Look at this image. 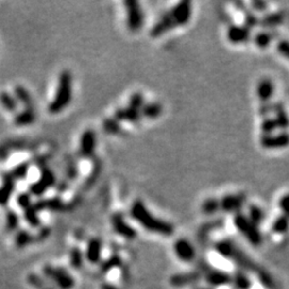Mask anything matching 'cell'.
<instances>
[{
	"label": "cell",
	"mask_w": 289,
	"mask_h": 289,
	"mask_svg": "<svg viewBox=\"0 0 289 289\" xmlns=\"http://www.w3.org/2000/svg\"><path fill=\"white\" fill-rule=\"evenodd\" d=\"M130 212L131 217L150 233L161 236H171L173 234V230H175L173 226L166 221L154 218L141 201L134 202Z\"/></svg>",
	"instance_id": "obj_1"
},
{
	"label": "cell",
	"mask_w": 289,
	"mask_h": 289,
	"mask_svg": "<svg viewBox=\"0 0 289 289\" xmlns=\"http://www.w3.org/2000/svg\"><path fill=\"white\" fill-rule=\"evenodd\" d=\"M73 93V78L69 71H64L60 73L58 86L54 99L49 105V112L51 114H59L68 107L72 100Z\"/></svg>",
	"instance_id": "obj_2"
},
{
	"label": "cell",
	"mask_w": 289,
	"mask_h": 289,
	"mask_svg": "<svg viewBox=\"0 0 289 289\" xmlns=\"http://www.w3.org/2000/svg\"><path fill=\"white\" fill-rule=\"evenodd\" d=\"M234 224L236 228L239 230V233L242 234L250 243L253 245L261 244L262 237L258 227L253 222H251L246 215L240 212L236 214L234 218Z\"/></svg>",
	"instance_id": "obj_3"
},
{
	"label": "cell",
	"mask_w": 289,
	"mask_h": 289,
	"mask_svg": "<svg viewBox=\"0 0 289 289\" xmlns=\"http://www.w3.org/2000/svg\"><path fill=\"white\" fill-rule=\"evenodd\" d=\"M45 277L49 278L59 289H72L75 285L73 276L64 268H55L47 265L43 268Z\"/></svg>",
	"instance_id": "obj_4"
},
{
	"label": "cell",
	"mask_w": 289,
	"mask_h": 289,
	"mask_svg": "<svg viewBox=\"0 0 289 289\" xmlns=\"http://www.w3.org/2000/svg\"><path fill=\"white\" fill-rule=\"evenodd\" d=\"M124 7L127 10V26L129 30L136 33L143 28L144 25V12L140 4L135 0L124 1Z\"/></svg>",
	"instance_id": "obj_5"
},
{
	"label": "cell",
	"mask_w": 289,
	"mask_h": 289,
	"mask_svg": "<svg viewBox=\"0 0 289 289\" xmlns=\"http://www.w3.org/2000/svg\"><path fill=\"white\" fill-rule=\"evenodd\" d=\"M56 185V176L49 167H44L41 171L39 181L30 186V193L34 196H42L50 187Z\"/></svg>",
	"instance_id": "obj_6"
},
{
	"label": "cell",
	"mask_w": 289,
	"mask_h": 289,
	"mask_svg": "<svg viewBox=\"0 0 289 289\" xmlns=\"http://www.w3.org/2000/svg\"><path fill=\"white\" fill-rule=\"evenodd\" d=\"M170 17L173 22L178 26H185L190 22L192 17V2L190 1H181L177 3L170 11Z\"/></svg>",
	"instance_id": "obj_7"
},
{
	"label": "cell",
	"mask_w": 289,
	"mask_h": 289,
	"mask_svg": "<svg viewBox=\"0 0 289 289\" xmlns=\"http://www.w3.org/2000/svg\"><path fill=\"white\" fill-rule=\"evenodd\" d=\"M260 145L265 149H283L289 146V133L281 132L278 134L261 135Z\"/></svg>",
	"instance_id": "obj_8"
},
{
	"label": "cell",
	"mask_w": 289,
	"mask_h": 289,
	"mask_svg": "<svg viewBox=\"0 0 289 289\" xmlns=\"http://www.w3.org/2000/svg\"><path fill=\"white\" fill-rule=\"evenodd\" d=\"M112 225L116 233L125 239L132 240L136 237V236H137V233H136V230L132 227V226L125 222L124 217L121 213L113 214Z\"/></svg>",
	"instance_id": "obj_9"
},
{
	"label": "cell",
	"mask_w": 289,
	"mask_h": 289,
	"mask_svg": "<svg viewBox=\"0 0 289 289\" xmlns=\"http://www.w3.org/2000/svg\"><path fill=\"white\" fill-rule=\"evenodd\" d=\"M244 194H230L226 195L220 201V210H223L225 212H237L243 207L245 203Z\"/></svg>",
	"instance_id": "obj_10"
},
{
	"label": "cell",
	"mask_w": 289,
	"mask_h": 289,
	"mask_svg": "<svg viewBox=\"0 0 289 289\" xmlns=\"http://www.w3.org/2000/svg\"><path fill=\"white\" fill-rule=\"evenodd\" d=\"M202 273L197 270L193 272L177 273L170 277V284L173 287H187L196 284L202 278Z\"/></svg>",
	"instance_id": "obj_11"
},
{
	"label": "cell",
	"mask_w": 289,
	"mask_h": 289,
	"mask_svg": "<svg viewBox=\"0 0 289 289\" xmlns=\"http://www.w3.org/2000/svg\"><path fill=\"white\" fill-rule=\"evenodd\" d=\"M204 278H206L209 285L213 287H221L225 285H229L231 283V276L227 272L212 269L211 267L204 273Z\"/></svg>",
	"instance_id": "obj_12"
},
{
	"label": "cell",
	"mask_w": 289,
	"mask_h": 289,
	"mask_svg": "<svg viewBox=\"0 0 289 289\" xmlns=\"http://www.w3.org/2000/svg\"><path fill=\"white\" fill-rule=\"evenodd\" d=\"M97 145V136L92 130H87L81 137L80 152L84 157H90L93 155Z\"/></svg>",
	"instance_id": "obj_13"
},
{
	"label": "cell",
	"mask_w": 289,
	"mask_h": 289,
	"mask_svg": "<svg viewBox=\"0 0 289 289\" xmlns=\"http://www.w3.org/2000/svg\"><path fill=\"white\" fill-rule=\"evenodd\" d=\"M173 249H175L176 255L182 261L187 262L195 258V249L187 239L177 240L175 245H173Z\"/></svg>",
	"instance_id": "obj_14"
},
{
	"label": "cell",
	"mask_w": 289,
	"mask_h": 289,
	"mask_svg": "<svg viewBox=\"0 0 289 289\" xmlns=\"http://www.w3.org/2000/svg\"><path fill=\"white\" fill-rule=\"evenodd\" d=\"M273 91H274V87H273V83L269 78H262L259 81L258 85H257V97H258L260 105H270L271 99L273 97Z\"/></svg>",
	"instance_id": "obj_15"
},
{
	"label": "cell",
	"mask_w": 289,
	"mask_h": 289,
	"mask_svg": "<svg viewBox=\"0 0 289 289\" xmlns=\"http://www.w3.org/2000/svg\"><path fill=\"white\" fill-rule=\"evenodd\" d=\"M176 27H177V25L175 24V22H173V19L170 17V12H168L165 15H163L159 22H157L153 26V27H152V29L150 31V34L152 38H160L161 35L166 34L167 31H170Z\"/></svg>",
	"instance_id": "obj_16"
},
{
	"label": "cell",
	"mask_w": 289,
	"mask_h": 289,
	"mask_svg": "<svg viewBox=\"0 0 289 289\" xmlns=\"http://www.w3.org/2000/svg\"><path fill=\"white\" fill-rule=\"evenodd\" d=\"M272 112L274 113L273 119L276 123V127L283 130V132H286V130L289 128V117L284 104L280 101L272 104Z\"/></svg>",
	"instance_id": "obj_17"
},
{
	"label": "cell",
	"mask_w": 289,
	"mask_h": 289,
	"mask_svg": "<svg viewBox=\"0 0 289 289\" xmlns=\"http://www.w3.org/2000/svg\"><path fill=\"white\" fill-rule=\"evenodd\" d=\"M227 38L233 44L244 43L250 39V29L245 26H230Z\"/></svg>",
	"instance_id": "obj_18"
},
{
	"label": "cell",
	"mask_w": 289,
	"mask_h": 289,
	"mask_svg": "<svg viewBox=\"0 0 289 289\" xmlns=\"http://www.w3.org/2000/svg\"><path fill=\"white\" fill-rule=\"evenodd\" d=\"M114 118L117 120L118 122L120 121H127L131 123H136L138 122L141 118V114L139 110H136L132 107H122L118 108L115 112Z\"/></svg>",
	"instance_id": "obj_19"
},
{
	"label": "cell",
	"mask_w": 289,
	"mask_h": 289,
	"mask_svg": "<svg viewBox=\"0 0 289 289\" xmlns=\"http://www.w3.org/2000/svg\"><path fill=\"white\" fill-rule=\"evenodd\" d=\"M102 254V241L99 238H92L89 240L86 249V258L91 264H98L101 259Z\"/></svg>",
	"instance_id": "obj_20"
},
{
	"label": "cell",
	"mask_w": 289,
	"mask_h": 289,
	"mask_svg": "<svg viewBox=\"0 0 289 289\" xmlns=\"http://www.w3.org/2000/svg\"><path fill=\"white\" fill-rule=\"evenodd\" d=\"M230 259H233L242 270L254 271L257 269L255 262L251 258H249V256L245 255L242 251H240L238 246H236L234 253L230 257Z\"/></svg>",
	"instance_id": "obj_21"
},
{
	"label": "cell",
	"mask_w": 289,
	"mask_h": 289,
	"mask_svg": "<svg viewBox=\"0 0 289 289\" xmlns=\"http://www.w3.org/2000/svg\"><path fill=\"white\" fill-rule=\"evenodd\" d=\"M34 209L36 211H42V210H51V211H62L65 209L66 204L60 198H49V199H40V201L34 204Z\"/></svg>",
	"instance_id": "obj_22"
},
{
	"label": "cell",
	"mask_w": 289,
	"mask_h": 289,
	"mask_svg": "<svg viewBox=\"0 0 289 289\" xmlns=\"http://www.w3.org/2000/svg\"><path fill=\"white\" fill-rule=\"evenodd\" d=\"M236 246L237 245H236L234 242H231V241H229V240H221V241H219V242L215 243L214 249L221 256H223L224 258L230 259V257H231V255H233Z\"/></svg>",
	"instance_id": "obj_23"
},
{
	"label": "cell",
	"mask_w": 289,
	"mask_h": 289,
	"mask_svg": "<svg viewBox=\"0 0 289 289\" xmlns=\"http://www.w3.org/2000/svg\"><path fill=\"white\" fill-rule=\"evenodd\" d=\"M35 114L34 113V108H26L23 112L18 113L14 118V122L17 125H28L34 122Z\"/></svg>",
	"instance_id": "obj_24"
},
{
	"label": "cell",
	"mask_w": 289,
	"mask_h": 289,
	"mask_svg": "<svg viewBox=\"0 0 289 289\" xmlns=\"http://www.w3.org/2000/svg\"><path fill=\"white\" fill-rule=\"evenodd\" d=\"M231 283L234 284L236 289H250L252 287V282L249 276L244 274L242 271H237L231 277Z\"/></svg>",
	"instance_id": "obj_25"
},
{
	"label": "cell",
	"mask_w": 289,
	"mask_h": 289,
	"mask_svg": "<svg viewBox=\"0 0 289 289\" xmlns=\"http://www.w3.org/2000/svg\"><path fill=\"white\" fill-rule=\"evenodd\" d=\"M162 106L159 103H149V104H145L143 108L140 109V114L144 117L150 118V119H154L157 118L159 116L162 114Z\"/></svg>",
	"instance_id": "obj_26"
},
{
	"label": "cell",
	"mask_w": 289,
	"mask_h": 289,
	"mask_svg": "<svg viewBox=\"0 0 289 289\" xmlns=\"http://www.w3.org/2000/svg\"><path fill=\"white\" fill-rule=\"evenodd\" d=\"M15 97L18 100V101L22 103L26 108H33L34 106V102H33V98L29 94V92L26 90V89L22 86H17L14 90Z\"/></svg>",
	"instance_id": "obj_27"
},
{
	"label": "cell",
	"mask_w": 289,
	"mask_h": 289,
	"mask_svg": "<svg viewBox=\"0 0 289 289\" xmlns=\"http://www.w3.org/2000/svg\"><path fill=\"white\" fill-rule=\"evenodd\" d=\"M14 181L7 178L6 181H4L3 186L0 187V204H6L9 201L10 196L12 195L14 191Z\"/></svg>",
	"instance_id": "obj_28"
},
{
	"label": "cell",
	"mask_w": 289,
	"mask_h": 289,
	"mask_svg": "<svg viewBox=\"0 0 289 289\" xmlns=\"http://www.w3.org/2000/svg\"><path fill=\"white\" fill-rule=\"evenodd\" d=\"M34 240V237L31 234H29L27 230H19L17 234V237H15V245L17 246L18 249H23L28 244L33 243Z\"/></svg>",
	"instance_id": "obj_29"
},
{
	"label": "cell",
	"mask_w": 289,
	"mask_h": 289,
	"mask_svg": "<svg viewBox=\"0 0 289 289\" xmlns=\"http://www.w3.org/2000/svg\"><path fill=\"white\" fill-rule=\"evenodd\" d=\"M289 228V218H287L286 215H281L278 217L274 222L272 224V230L273 233L275 234H286Z\"/></svg>",
	"instance_id": "obj_30"
},
{
	"label": "cell",
	"mask_w": 289,
	"mask_h": 289,
	"mask_svg": "<svg viewBox=\"0 0 289 289\" xmlns=\"http://www.w3.org/2000/svg\"><path fill=\"white\" fill-rule=\"evenodd\" d=\"M121 265H122L121 258H120L119 255L115 254L110 256L108 259L105 260L103 264L100 266V271H101V273H103V274H105V273L109 272L110 270L114 269V268H117Z\"/></svg>",
	"instance_id": "obj_31"
},
{
	"label": "cell",
	"mask_w": 289,
	"mask_h": 289,
	"mask_svg": "<svg viewBox=\"0 0 289 289\" xmlns=\"http://www.w3.org/2000/svg\"><path fill=\"white\" fill-rule=\"evenodd\" d=\"M27 281L30 286H33L35 289H54L51 285H50L43 277H41L38 274L31 273L27 276Z\"/></svg>",
	"instance_id": "obj_32"
},
{
	"label": "cell",
	"mask_w": 289,
	"mask_h": 289,
	"mask_svg": "<svg viewBox=\"0 0 289 289\" xmlns=\"http://www.w3.org/2000/svg\"><path fill=\"white\" fill-rule=\"evenodd\" d=\"M24 217H25V220L27 221V223L31 226V227H39V226L41 225V221H40V218L38 215V211L34 209V206H30L29 208L25 209L24 210Z\"/></svg>",
	"instance_id": "obj_33"
},
{
	"label": "cell",
	"mask_w": 289,
	"mask_h": 289,
	"mask_svg": "<svg viewBox=\"0 0 289 289\" xmlns=\"http://www.w3.org/2000/svg\"><path fill=\"white\" fill-rule=\"evenodd\" d=\"M70 262L71 266L76 270H80L84 265V254L80 248H73L70 252Z\"/></svg>",
	"instance_id": "obj_34"
},
{
	"label": "cell",
	"mask_w": 289,
	"mask_h": 289,
	"mask_svg": "<svg viewBox=\"0 0 289 289\" xmlns=\"http://www.w3.org/2000/svg\"><path fill=\"white\" fill-rule=\"evenodd\" d=\"M265 218V213L262 210L256 206V204H252L249 208V219L251 222H253L255 225H259L262 220Z\"/></svg>",
	"instance_id": "obj_35"
},
{
	"label": "cell",
	"mask_w": 289,
	"mask_h": 289,
	"mask_svg": "<svg viewBox=\"0 0 289 289\" xmlns=\"http://www.w3.org/2000/svg\"><path fill=\"white\" fill-rule=\"evenodd\" d=\"M0 102H1L2 106L6 109L10 110V112L17 110V100H15L10 93L8 92L0 93Z\"/></svg>",
	"instance_id": "obj_36"
},
{
	"label": "cell",
	"mask_w": 289,
	"mask_h": 289,
	"mask_svg": "<svg viewBox=\"0 0 289 289\" xmlns=\"http://www.w3.org/2000/svg\"><path fill=\"white\" fill-rule=\"evenodd\" d=\"M283 22V15L281 13H271L260 20L264 27H274Z\"/></svg>",
	"instance_id": "obj_37"
},
{
	"label": "cell",
	"mask_w": 289,
	"mask_h": 289,
	"mask_svg": "<svg viewBox=\"0 0 289 289\" xmlns=\"http://www.w3.org/2000/svg\"><path fill=\"white\" fill-rule=\"evenodd\" d=\"M103 130L108 134H118L121 131V127L115 118H108L104 120Z\"/></svg>",
	"instance_id": "obj_38"
},
{
	"label": "cell",
	"mask_w": 289,
	"mask_h": 289,
	"mask_svg": "<svg viewBox=\"0 0 289 289\" xmlns=\"http://www.w3.org/2000/svg\"><path fill=\"white\" fill-rule=\"evenodd\" d=\"M258 280L260 281L261 285L264 286L267 289H275L276 288V284L273 280L272 276L265 270H258Z\"/></svg>",
	"instance_id": "obj_39"
},
{
	"label": "cell",
	"mask_w": 289,
	"mask_h": 289,
	"mask_svg": "<svg viewBox=\"0 0 289 289\" xmlns=\"http://www.w3.org/2000/svg\"><path fill=\"white\" fill-rule=\"evenodd\" d=\"M19 224V218L17 213L11 210L7 213V218H6V228L9 231V233H12V231L17 230Z\"/></svg>",
	"instance_id": "obj_40"
},
{
	"label": "cell",
	"mask_w": 289,
	"mask_h": 289,
	"mask_svg": "<svg viewBox=\"0 0 289 289\" xmlns=\"http://www.w3.org/2000/svg\"><path fill=\"white\" fill-rule=\"evenodd\" d=\"M273 39V34L270 33H259L257 34L254 42L257 47H259V49H266V47L269 46V44L271 43V41Z\"/></svg>",
	"instance_id": "obj_41"
},
{
	"label": "cell",
	"mask_w": 289,
	"mask_h": 289,
	"mask_svg": "<svg viewBox=\"0 0 289 289\" xmlns=\"http://www.w3.org/2000/svg\"><path fill=\"white\" fill-rule=\"evenodd\" d=\"M202 210L204 213L206 214H213L217 211L220 210V201L215 198H209L207 201H204L203 206H202Z\"/></svg>",
	"instance_id": "obj_42"
},
{
	"label": "cell",
	"mask_w": 289,
	"mask_h": 289,
	"mask_svg": "<svg viewBox=\"0 0 289 289\" xmlns=\"http://www.w3.org/2000/svg\"><path fill=\"white\" fill-rule=\"evenodd\" d=\"M145 105V100H144V97L143 94H141L140 92H136L134 94H132L131 96L130 100H129V106L132 107L136 110H139L143 108V106Z\"/></svg>",
	"instance_id": "obj_43"
},
{
	"label": "cell",
	"mask_w": 289,
	"mask_h": 289,
	"mask_svg": "<svg viewBox=\"0 0 289 289\" xmlns=\"http://www.w3.org/2000/svg\"><path fill=\"white\" fill-rule=\"evenodd\" d=\"M276 123L274 121V119L271 117H267L262 119L261 122V131H262V135H270L274 130L276 129Z\"/></svg>",
	"instance_id": "obj_44"
},
{
	"label": "cell",
	"mask_w": 289,
	"mask_h": 289,
	"mask_svg": "<svg viewBox=\"0 0 289 289\" xmlns=\"http://www.w3.org/2000/svg\"><path fill=\"white\" fill-rule=\"evenodd\" d=\"M28 167L29 166L27 164L18 165L17 167H15L11 172H10L8 178L14 181V179H20V178L26 177V175H27V172H28Z\"/></svg>",
	"instance_id": "obj_45"
},
{
	"label": "cell",
	"mask_w": 289,
	"mask_h": 289,
	"mask_svg": "<svg viewBox=\"0 0 289 289\" xmlns=\"http://www.w3.org/2000/svg\"><path fill=\"white\" fill-rule=\"evenodd\" d=\"M17 204H19V207L22 208L23 210L29 208L30 206H33V204H31L30 195H29V194H27V193L19 194L18 197H17Z\"/></svg>",
	"instance_id": "obj_46"
},
{
	"label": "cell",
	"mask_w": 289,
	"mask_h": 289,
	"mask_svg": "<svg viewBox=\"0 0 289 289\" xmlns=\"http://www.w3.org/2000/svg\"><path fill=\"white\" fill-rule=\"evenodd\" d=\"M278 204H280V209L282 210L283 215H286L287 218H289V194L283 196Z\"/></svg>",
	"instance_id": "obj_47"
},
{
	"label": "cell",
	"mask_w": 289,
	"mask_h": 289,
	"mask_svg": "<svg viewBox=\"0 0 289 289\" xmlns=\"http://www.w3.org/2000/svg\"><path fill=\"white\" fill-rule=\"evenodd\" d=\"M277 51L282 56L289 59V41H281L277 44Z\"/></svg>",
	"instance_id": "obj_48"
},
{
	"label": "cell",
	"mask_w": 289,
	"mask_h": 289,
	"mask_svg": "<svg viewBox=\"0 0 289 289\" xmlns=\"http://www.w3.org/2000/svg\"><path fill=\"white\" fill-rule=\"evenodd\" d=\"M50 235H51V229L49 227H43L39 231V234L36 235V237H34V240L35 241H43L47 237H49Z\"/></svg>",
	"instance_id": "obj_49"
},
{
	"label": "cell",
	"mask_w": 289,
	"mask_h": 289,
	"mask_svg": "<svg viewBox=\"0 0 289 289\" xmlns=\"http://www.w3.org/2000/svg\"><path fill=\"white\" fill-rule=\"evenodd\" d=\"M251 6L253 7L254 10H256V11L258 12H264L267 10V7H268V3L267 2H264V1H253L251 3Z\"/></svg>",
	"instance_id": "obj_50"
},
{
	"label": "cell",
	"mask_w": 289,
	"mask_h": 289,
	"mask_svg": "<svg viewBox=\"0 0 289 289\" xmlns=\"http://www.w3.org/2000/svg\"><path fill=\"white\" fill-rule=\"evenodd\" d=\"M101 289H119L117 286L113 285V284H108V283H104L102 284Z\"/></svg>",
	"instance_id": "obj_51"
},
{
	"label": "cell",
	"mask_w": 289,
	"mask_h": 289,
	"mask_svg": "<svg viewBox=\"0 0 289 289\" xmlns=\"http://www.w3.org/2000/svg\"><path fill=\"white\" fill-rule=\"evenodd\" d=\"M194 289H212V288H206V287H198V288H194Z\"/></svg>",
	"instance_id": "obj_52"
}]
</instances>
